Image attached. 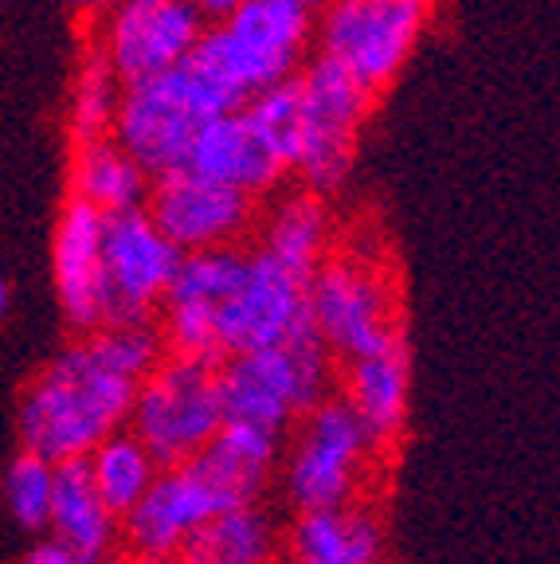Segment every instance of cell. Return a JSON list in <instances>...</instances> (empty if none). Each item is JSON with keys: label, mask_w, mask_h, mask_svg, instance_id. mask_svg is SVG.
Wrapping results in <instances>:
<instances>
[{"label": "cell", "mask_w": 560, "mask_h": 564, "mask_svg": "<svg viewBox=\"0 0 560 564\" xmlns=\"http://www.w3.org/2000/svg\"><path fill=\"white\" fill-rule=\"evenodd\" d=\"M138 380L122 377L87 341L60 352L20 400L24 451L67 463L87 458L106 435L130 423Z\"/></svg>", "instance_id": "cell-1"}, {"label": "cell", "mask_w": 560, "mask_h": 564, "mask_svg": "<svg viewBox=\"0 0 560 564\" xmlns=\"http://www.w3.org/2000/svg\"><path fill=\"white\" fill-rule=\"evenodd\" d=\"M247 98L236 83L196 47L173 70H161L146 83L122 90L115 118V138L138 158L149 176H165L184 165L196 130L208 118L228 115Z\"/></svg>", "instance_id": "cell-2"}, {"label": "cell", "mask_w": 560, "mask_h": 564, "mask_svg": "<svg viewBox=\"0 0 560 564\" xmlns=\"http://www.w3.org/2000/svg\"><path fill=\"white\" fill-rule=\"evenodd\" d=\"M201 52L251 98L294 79L314 55V9L306 0H239L204 28Z\"/></svg>", "instance_id": "cell-3"}, {"label": "cell", "mask_w": 560, "mask_h": 564, "mask_svg": "<svg viewBox=\"0 0 560 564\" xmlns=\"http://www.w3.org/2000/svg\"><path fill=\"white\" fill-rule=\"evenodd\" d=\"M330 380L333 352L317 337V329L267 349L231 352L219 361L228 420L259 423L271 432H282L294 415H306L317 400H325Z\"/></svg>", "instance_id": "cell-4"}, {"label": "cell", "mask_w": 560, "mask_h": 564, "mask_svg": "<svg viewBox=\"0 0 560 564\" xmlns=\"http://www.w3.org/2000/svg\"><path fill=\"white\" fill-rule=\"evenodd\" d=\"M431 0H325L314 12V52L385 95L420 47Z\"/></svg>", "instance_id": "cell-5"}, {"label": "cell", "mask_w": 560, "mask_h": 564, "mask_svg": "<svg viewBox=\"0 0 560 564\" xmlns=\"http://www.w3.org/2000/svg\"><path fill=\"white\" fill-rule=\"evenodd\" d=\"M377 95L325 55H310L298 70V150L290 173L330 196L349 181L357 141Z\"/></svg>", "instance_id": "cell-6"}, {"label": "cell", "mask_w": 560, "mask_h": 564, "mask_svg": "<svg viewBox=\"0 0 560 564\" xmlns=\"http://www.w3.org/2000/svg\"><path fill=\"white\" fill-rule=\"evenodd\" d=\"M224 384L216 361L161 357L158 369L138 384L130 408V432L158 458V467H176L201 455L224 427Z\"/></svg>", "instance_id": "cell-7"}, {"label": "cell", "mask_w": 560, "mask_h": 564, "mask_svg": "<svg viewBox=\"0 0 560 564\" xmlns=\"http://www.w3.org/2000/svg\"><path fill=\"white\" fill-rule=\"evenodd\" d=\"M310 317L333 357L353 361L368 352L400 345L396 326V294L373 259L360 256H325L306 282Z\"/></svg>", "instance_id": "cell-8"}, {"label": "cell", "mask_w": 560, "mask_h": 564, "mask_svg": "<svg viewBox=\"0 0 560 564\" xmlns=\"http://www.w3.org/2000/svg\"><path fill=\"white\" fill-rule=\"evenodd\" d=\"M204 28L208 20L189 0H110L95 17V47L130 87L189 59Z\"/></svg>", "instance_id": "cell-9"}, {"label": "cell", "mask_w": 560, "mask_h": 564, "mask_svg": "<svg viewBox=\"0 0 560 564\" xmlns=\"http://www.w3.org/2000/svg\"><path fill=\"white\" fill-rule=\"evenodd\" d=\"M377 447L345 397H325L306 412V427L287 463V494L298 510L349 506L368 451Z\"/></svg>", "instance_id": "cell-10"}, {"label": "cell", "mask_w": 560, "mask_h": 564, "mask_svg": "<svg viewBox=\"0 0 560 564\" xmlns=\"http://www.w3.org/2000/svg\"><path fill=\"white\" fill-rule=\"evenodd\" d=\"M306 282V274L290 271L263 247L247 251L236 291L216 306V334L224 357L282 345L314 329Z\"/></svg>", "instance_id": "cell-11"}, {"label": "cell", "mask_w": 560, "mask_h": 564, "mask_svg": "<svg viewBox=\"0 0 560 564\" xmlns=\"http://www.w3.org/2000/svg\"><path fill=\"white\" fill-rule=\"evenodd\" d=\"M184 251L158 228L146 208L106 216L103 267H106V326L153 322L181 267Z\"/></svg>", "instance_id": "cell-12"}, {"label": "cell", "mask_w": 560, "mask_h": 564, "mask_svg": "<svg viewBox=\"0 0 560 564\" xmlns=\"http://www.w3.org/2000/svg\"><path fill=\"white\" fill-rule=\"evenodd\" d=\"M146 212L189 256L204 247L244 243L247 228L255 224V196L189 169H173L165 176H153Z\"/></svg>", "instance_id": "cell-13"}, {"label": "cell", "mask_w": 560, "mask_h": 564, "mask_svg": "<svg viewBox=\"0 0 560 564\" xmlns=\"http://www.w3.org/2000/svg\"><path fill=\"white\" fill-rule=\"evenodd\" d=\"M231 510L228 498L196 458L161 467L153 486L122 513L126 541L133 553H176L196 525Z\"/></svg>", "instance_id": "cell-14"}, {"label": "cell", "mask_w": 560, "mask_h": 564, "mask_svg": "<svg viewBox=\"0 0 560 564\" xmlns=\"http://www.w3.org/2000/svg\"><path fill=\"white\" fill-rule=\"evenodd\" d=\"M106 216L87 200L63 204L52 236V279L63 322L79 334L106 326V267H103Z\"/></svg>", "instance_id": "cell-15"}, {"label": "cell", "mask_w": 560, "mask_h": 564, "mask_svg": "<svg viewBox=\"0 0 560 564\" xmlns=\"http://www.w3.org/2000/svg\"><path fill=\"white\" fill-rule=\"evenodd\" d=\"M189 173H201L219 185H231L247 196H271L287 176V165L271 150V141L259 133L244 106L216 115L196 130L184 165Z\"/></svg>", "instance_id": "cell-16"}, {"label": "cell", "mask_w": 560, "mask_h": 564, "mask_svg": "<svg viewBox=\"0 0 560 564\" xmlns=\"http://www.w3.org/2000/svg\"><path fill=\"white\" fill-rule=\"evenodd\" d=\"M47 525H52V538L79 564L110 561L118 518L103 502V494L95 490L87 458L55 463V494H52Z\"/></svg>", "instance_id": "cell-17"}, {"label": "cell", "mask_w": 560, "mask_h": 564, "mask_svg": "<svg viewBox=\"0 0 560 564\" xmlns=\"http://www.w3.org/2000/svg\"><path fill=\"white\" fill-rule=\"evenodd\" d=\"M193 458L208 470V478L228 498L231 510L255 506L274 470V458H279V432L247 420H224L208 447Z\"/></svg>", "instance_id": "cell-18"}, {"label": "cell", "mask_w": 560, "mask_h": 564, "mask_svg": "<svg viewBox=\"0 0 560 564\" xmlns=\"http://www.w3.org/2000/svg\"><path fill=\"white\" fill-rule=\"evenodd\" d=\"M67 176H71V196L87 200L103 216L146 208V196L153 188V176L138 165V158L126 150L115 133L75 141Z\"/></svg>", "instance_id": "cell-19"}, {"label": "cell", "mask_w": 560, "mask_h": 564, "mask_svg": "<svg viewBox=\"0 0 560 564\" xmlns=\"http://www.w3.org/2000/svg\"><path fill=\"white\" fill-rule=\"evenodd\" d=\"M345 400L353 412L360 415L365 432L373 443H388L400 435L403 415H408V349L392 345V349L368 352V357H353L345 361Z\"/></svg>", "instance_id": "cell-20"}, {"label": "cell", "mask_w": 560, "mask_h": 564, "mask_svg": "<svg viewBox=\"0 0 560 564\" xmlns=\"http://www.w3.org/2000/svg\"><path fill=\"white\" fill-rule=\"evenodd\" d=\"M380 525L365 510H298L290 529V564H377Z\"/></svg>", "instance_id": "cell-21"}, {"label": "cell", "mask_w": 560, "mask_h": 564, "mask_svg": "<svg viewBox=\"0 0 560 564\" xmlns=\"http://www.w3.org/2000/svg\"><path fill=\"white\" fill-rule=\"evenodd\" d=\"M330 236H333V216L330 204L314 188H294V193L279 196L263 224V251H271L279 263H287L298 274H314V267L330 256Z\"/></svg>", "instance_id": "cell-22"}, {"label": "cell", "mask_w": 560, "mask_h": 564, "mask_svg": "<svg viewBox=\"0 0 560 564\" xmlns=\"http://www.w3.org/2000/svg\"><path fill=\"white\" fill-rule=\"evenodd\" d=\"M271 549V521L255 506H239L196 525L176 549V556L181 564H267Z\"/></svg>", "instance_id": "cell-23"}, {"label": "cell", "mask_w": 560, "mask_h": 564, "mask_svg": "<svg viewBox=\"0 0 560 564\" xmlns=\"http://www.w3.org/2000/svg\"><path fill=\"white\" fill-rule=\"evenodd\" d=\"M87 467H90V478H95V490L103 494V502L110 506V513H115L118 521H122V513L153 486V478H158V470H161L158 458L149 455L146 443L133 432H126V427H118L115 435H106V440L90 451Z\"/></svg>", "instance_id": "cell-24"}, {"label": "cell", "mask_w": 560, "mask_h": 564, "mask_svg": "<svg viewBox=\"0 0 560 564\" xmlns=\"http://www.w3.org/2000/svg\"><path fill=\"white\" fill-rule=\"evenodd\" d=\"M122 79L115 75V67L98 55V47L90 44L87 55L75 67V79H71L67 95V130L75 141L87 138H106L115 133L118 102H122Z\"/></svg>", "instance_id": "cell-25"}, {"label": "cell", "mask_w": 560, "mask_h": 564, "mask_svg": "<svg viewBox=\"0 0 560 564\" xmlns=\"http://www.w3.org/2000/svg\"><path fill=\"white\" fill-rule=\"evenodd\" d=\"M247 263V247H204V251H189L176 267L173 282H169L165 302H208L219 306L236 291L239 274Z\"/></svg>", "instance_id": "cell-26"}, {"label": "cell", "mask_w": 560, "mask_h": 564, "mask_svg": "<svg viewBox=\"0 0 560 564\" xmlns=\"http://www.w3.org/2000/svg\"><path fill=\"white\" fill-rule=\"evenodd\" d=\"M52 494H55V463L35 451H20L12 458L9 475H4V502L17 525L24 529H44L47 513H52Z\"/></svg>", "instance_id": "cell-27"}, {"label": "cell", "mask_w": 560, "mask_h": 564, "mask_svg": "<svg viewBox=\"0 0 560 564\" xmlns=\"http://www.w3.org/2000/svg\"><path fill=\"white\" fill-rule=\"evenodd\" d=\"M20 564H79V561H75V556H71L67 549L52 538V541H40V545L28 549V556Z\"/></svg>", "instance_id": "cell-28"}, {"label": "cell", "mask_w": 560, "mask_h": 564, "mask_svg": "<svg viewBox=\"0 0 560 564\" xmlns=\"http://www.w3.org/2000/svg\"><path fill=\"white\" fill-rule=\"evenodd\" d=\"M189 4H193V9L201 12V17H204V20H208V24H212V20L228 17V12L236 9L239 0H189Z\"/></svg>", "instance_id": "cell-29"}, {"label": "cell", "mask_w": 560, "mask_h": 564, "mask_svg": "<svg viewBox=\"0 0 560 564\" xmlns=\"http://www.w3.org/2000/svg\"><path fill=\"white\" fill-rule=\"evenodd\" d=\"M55 4H60V9H67V12H79V17H98L110 0H55Z\"/></svg>", "instance_id": "cell-30"}, {"label": "cell", "mask_w": 560, "mask_h": 564, "mask_svg": "<svg viewBox=\"0 0 560 564\" xmlns=\"http://www.w3.org/2000/svg\"><path fill=\"white\" fill-rule=\"evenodd\" d=\"M133 564H181V556L176 553H138Z\"/></svg>", "instance_id": "cell-31"}, {"label": "cell", "mask_w": 560, "mask_h": 564, "mask_svg": "<svg viewBox=\"0 0 560 564\" xmlns=\"http://www.w3.org/2000/svg\"><path fill=\"white\" fill-rule=\"evenodd\" d=\"M9 299H12V294H9V282L0 279V317L9 314Z\"/></svg>", "instance_id": "cell-32"}, {"label": "cell", "mask_w": 560, "mask_h": 564, "mask_svg": "<svg viewBox=\"0 0 560 564\" xmlns=\"http://www.w3.org/2000/svg\"><path fill=\"white\" fill-rule=\"evenodd\" d=\"M306 4H310V9L317 12V9H322V4H325V0H306Z\"/></svg>", "instance_id": "cell-33"}]
</instances>
